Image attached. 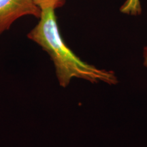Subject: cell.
Segmentation results:
<instances>
[{
	"instance_id": "cell-4",
	"label": "cell",
	"mask_w": 147,
	"mask_h": 147,
	"mask_svg": "<svg viewBox=\"0 0 147 147\" xmlns=\"http://www.w3.org/2000/svg\"><path fill=\"white\" fill-rule=\"evenodd\" d=\"M143 57H144V65L147 67V46L144 47L143 51Z\"/></svg>"
},
{
	"instance_id": "cell-2",
	"label": "cell",
	"mask_w": 147,
	"mask_h": 147,
	"mask_svg": "<svg viewBox=\"0 0 147 147\" xmlns=\"http://www.w3.org/2000/svg\"><path fill=\"white\" fill-rule=\"evenodd\" d=\"M42 10L33 0H0V35L25 16L40 18Z\"/></svg>"
},
{
	"instance_id": "cell-3",
	"label": "cell",
	"mask_w": 147,
	"mask_h": 147,
	"mask_svg": "<svg viewBox=\"0 0 147 147\" xmlns=\"http://www.w3.org/2000/svg\"><path fill=\"white\" fill-rule=\"evenodd\" d=\"M33 1L41 10L48 8H53L55 10L62 7L65 3V0H33Z\"/></svg>"
},
{
	"instance_id": "cell-1",
	"label": "cell",
	"mask_w": 147,
	"mask_h": 147,
	"mask_svg": "<svg viewBox=\"0 0 147 147\" xmlns=\"http://www.w3.org/2000/svg\"><path fill=\"white\" fill-rule=\"evenodd\" d=\"M55 10L53 8L42 9L39 23L29 32L27 38L49 55L60 86L66 87L74 78L91 83L104 82L110 85L118 83L115 71L86 63L67 47L60 34Z\"/></svg>"
}]
</instances>
